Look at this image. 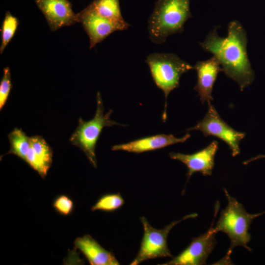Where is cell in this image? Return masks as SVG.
<instances>
[{
  "label": "cell",
  "mask_w": 265,
  "mask_h": 265,
  "mask_svg": "<svg viewBox=\"0 0 265 265\" xmlns=\"http://www.w3.org/2000/svg\"><path fill=\"white\" fill-rule=\"evenodd\" d=\"M218 28L219 26H216L210 31L205 40L199 43L200 46L217 59L222 72L237 82L243 91L251 85L255 78L247 53L246 32L237 20L228 24L226 37L218 35Z\"/></svg>",
  "instance_id": "obj_1"
},
{
  "label": "cell",
  "mask_w": 265,
  "mask_h": 265,
  "mask_svg": "<svg viewBox=\"0 0 265 265\" xmlns=\"http://www.w3.org/2000/svg\"><path fill=\"white\" fill-rule=\"evenodd\" d=\"M223 189L228 204L221 212L214 229L216 233L218 232L225 233L230 239V246L227 252L220 261L223 264H229L231 263L230 256L235 247L241 246L251 251L248 246L251 238L248 230L253 220L265 213V211L255 214L247 212L240 203L231 196L225 188Z\"/></svg>",
  "instance_id": "obj_2"
},
{
  "label": "cell",
  "mask_w": 265,
  "mask_h": 265,
  "mask_svg": "<svg viewBox=\"0 0 265 265\" xmlns=\"http://www.w3.org/2000/svg\"><path fill=\"white\" fill-rule=\"evenodd\" d=\"M191 17L189 0H158L148 21L150 40L160 44L169 36L182 33L186 22Z\"/></svg>",
  "instance_id": "obj_3"
},
{
  "label": "cell",
  "mask_w": 265,
  "mask_h": 265,
  "mask_svg": "<svg viewBox=\"0 0 265 265\" xmlns=\"http://www.w3.org/2000/svg\"><path fill=\"white\" fill-rule=\"evenodd\" d=\"M104 110L101 94L98 92L97 108L93 118L85 121L79 118L78 127L69 140L71 144L78 147L83 152L94 168L97 167L96 145L103 128L116 125L125 126L110 119V115L113 112L111 109L106 113H104Z\"/></svg>",
  "instance_id": "obj_4"
},
{
  "label": "cell",
  "mask_w": 265,
  "mask_h": 265,
  "mask_svg": "<svg viewBox=\"0 0 265 265\" xmlns=\"http://www.w3.org/2000/svg\"><path fill=\"white\" fill-rule=\"evenodd\" d=\"M146 62L155 83L164 94L165 101L162 115L164 121L166 118V101L168 95L179 87L181 76L194 69V67L171 53H151L147 56Z\"/></svg>",
  "instance_id": "obj_5"
},
{
  "label": "cell",
  "mask_w": 265,
  "mask_h": 265,
  "mask_svg": "<svg viewBox=\"0 0 265 265\" xmlns=\"http://www.w3.org/2000/svg\"><path fill=\"white\" fill-rule=\"evenodd\" d=\"M197 216V214L195 213L186 215L181 219L173 221L162 229L154 228L144 216L141 217L140 220L143 227V236L139 252L130 265H137L145 261L158 258H173L167 242L169 232L182 221Z\"/></svg>",
  "instance_id": "obj_6"
},
{
  "label": "cell",
  "mask_w": 265,
  "mask_h": 265,
  "mask_svg": "<svg viewBox=\"0 0 265 265\" xmlns=\"http://www.w3.org/2000/svg\"><path fill=\"white\" fill-rule=\"evenodd\" d=\"M208 104V111L203 119L186 131L198 130L205 137L212 136L218 138L229 146L232 156H237L240 154L239 143L245 137V133L230 127L222 119L211 103Z\"/></svg>",
  "instance_id": "obj_7"
},
{
  "label": "cell",
  "mask_w": 265,
  "mask_h": 265,
  "mask_svg": "<svg viewBox=\"0 0 265 265\" xmlns=\"http://www.w3.org/2000/svg\"><path fill=\"white\" fill-rule=\"evenodd\" d=\"M204 234L192 238L189 245L180 254L163 265H202L206 261L214 248L216 233L213 223Z\"/></svg>",
  "instance_id": "obj_8"
},
{
  "label": "cell",
  "mask_w": 265,
  "mask_h": 265,
  "mask_svg": "<svg viewBox=\"0 0 265 265\" xmlns=\"http://www.w3.org/2000/svg\"><path fill=\"white\" fill-rule=\"evenodd\" d=\"M52 31L78 23L77 15L68 0H34Z\"/></svg>",
  "instance_id": "obj_9"
},
{
  "label": "cell",
  "mask_w": 265,
  "mask_h": 265,
  "mask_svg": "<svg viewBox=\"0 0 265 265\" xmlns=\"http://www.w3.org/2000/svg\"><path fill=\"white\" fill-rule=\"evenodd\" d=\"M77 15L78 23L82 25L89 38L90 49L114 31H121L117 25L97 14L88 5Z\"/></svg>",
  "instance_id": "obj_10"
},
{
  "label": "cell",
  "mask_w": 265,
  "mask_h": 265,
  "mask_svg": "<svg viewBox=\"0 0 265 265\" xmlns=\"http://www.w3.org/2000/svg\"><path fill=\"white\" fill-rule=\"evenodd\" d=\"M218 149V142L214 140L205 148L192 154L170 152V158L179 160L188 169V180L195 172H201L204 176H211L214 165V157Z\"/></svg>",
  "instance_id": "obj_11"
},
{
  "label": "cell",
  "mask_w": 265,
  "mask_h": 265,
  "mask_svg": "<svg viewBox=\"0 0 265 265\" xmlns=\"http://www.w3.org/2000/svg\"><path fill=\"white\" fill-rule=\"evenodd\" d=\"M197 75V82L194 89L199 96L203 105L213 101L212 92L218 74L222 72L220 64L217 59L212 56L210 58L196 62L193 66Z\"/></svg>",
  "instance_id": "obj_12"
},
{
  "label": "cell",
  "mask_w": 265,
  "mask_h": 265,
  "mask_svg": "<svg viewBox=\"0 0 265 265\" xmlns=\"http://www.w3.org/2000/svg\"><path fill=\"white\" fill-rule=\"evenodd\" d=\"M190 137V134L188 132L181 138H177L171 134H159L139 138L124 144L115 145L111 147V150L140 154L160 149L178 143H183Z\"/></svg>",
  "instance_id": "obj_13"
},
{
  "label": "cell",
  "mask_w": 265,
  "mask_h": 265,
  "mask_svg": "<svg viewBox=\"0 0 265 265\" xmlns=\"http://www.w3.org/2000/svg\"><path fill=\"white\" fill-rule=\"evenodd\" d=\"M30 143L26 162L44 178L52 163V149L42 136L30 137Z\"/></svg>",
  "instance_id": "obj_14"
},
{
  "label": "cell",
  "mask_w": 265,
  "mask_h": 265,
  "mask_svg": "<svg viewBox=\"0 0 265 265\" xmlns=\"http://www.w3.org/2000/svg\"><path fill=\"white\" fill-rule=\"evenodd\" d=\"M75 247L80 250L91 265H118L114 254L103 248L90 235L77 238Z\"/></svg>",
  "instance_id": "obj_15"
},
{
  "label": "cell",
  "mask_w": 265,
  "mask_h": 265,
  "mask_svg": "<svg viewBox=\"0 0 265 265\" xmlns=\"http://www.w3.org/2000/svg\"><path fill=\"white\" fill-rule=\"evenodd\" d=\"M88 6L97 14L117 25L121 31L130 26L122 17L119 0H94Z\"/></svg>",
  "instance_id": "obj_16"
},
{
  "label": "cell",
  "mask_w": 265,
  "mask_h": 265,
  "mask_svg": "<svg viewBox=\"0 0 265 265\" xmlns=\"http://www.w3.org/2000/svg\"><path fill=\"white\" fill-rule=\"evenodd\" d=\"M10 143L9 150L5 155L12 154L25 162L30 148V137L21 129L15 128L7 135Z\"/></svg>",
  "instance_id": "obj_17"
},
{
  "label": "cell",
  "mask_w": 265,
  "mask_h": 265,
  "mask_svg": "<svg viewBox=\"0 0 265 265\" xmlns=\"http://www.w3.org/2000/svg\"><path fill=\"white\" fill-rule=\"evenodd\" d=\"M18 19L10 11L5 13L1 28V44L0 53L1 54L7 44L13 37L18 27Z\"/></svg>",
  "instance_id": "obj_18"
},
{
  "label": "cell",
  "mask_w": 265,
  "mask_h": 265,
  "mask_svg": "<svg viewBox=\"0 0 265 265\" xmlns=\"http://www.w3.org/2000/svg\"><path fill=\"white\" fill-rule=\"evenodd\" d=\"M125 201L120 193H109L102 196L92 207L91 211L112 212L120 208Z\"/></svg>",
  "instance_id": "obj_19"
},
{
  "label": "cell",
  "mask_w": 265,
  "mask_h": 265,
  "mask_svg": "<svg viewBox=\"0 0 265 265\" xmlns=\"http://www.w3.org/2000/svg\"><path fill=\"white\" fill-rule=\"evenodd\" d=\"M12 87L10 70L9 67L4 68L3 75L0 82V110L6 104Z\"/></svg>",
  "instance_id": "obj_20"
},
{
  "label": "cell",
  "mask_w": 265,
  "mask_h": 265,
  "mask_svg": "<svg viewBox=\"0 0 265 265\" xmlns=\"http://www.w3.org/2000/svg\"><path fill=\"white\" fill-rule=\"evenodd\" d=\"M53 206L58 213L64 216L69 215L74 208L73 201L66 195L58 196L54 199Z\"/></svg>",
  "instance_id": "obj_21"
},
{
  "label": "cell",
  "mask_w": 265,
  "mask_h": 265,
  "mask_svg": "<svg viewBox=\"0 0 265 265\" xmlns=\"http://www.w3.org/2000/svg\"><path fill=\"white\" fill-rule=\"evenodd\" d=\"M264 158H265V155H259L255 157L252 158L248 160H245L243 162V164L247 165L253 161Z\"/></svg>",
  "instance_id": "obj_22"
}]
</instances>
